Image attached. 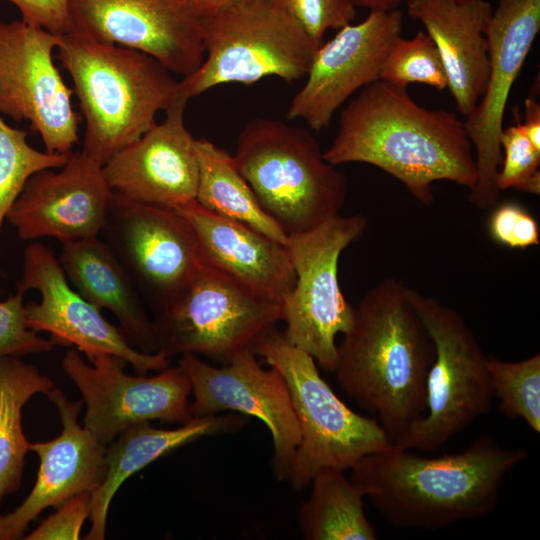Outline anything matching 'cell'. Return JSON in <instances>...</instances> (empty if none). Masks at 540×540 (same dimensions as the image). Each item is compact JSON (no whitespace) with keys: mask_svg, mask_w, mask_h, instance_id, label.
<instances>
[{"mask_svg":"<svg viewBox=\"0 0 540 540\" xmlns=\"http://www.w3.org/2000/svg\"><path fill=\"white\" fill-rule=\"evenodd\" d=\"M472 147L464 121L455 113L425 108L406 87L379 79L341 111L337 134L323 156L334 166L351 162L376 166L430 205L436 181L474 187Z\"/></svg>","mask_w":540,"mask_h":540,"instance_id":"6da1fadb","label":"cell"},{"mask_svg":"<svg viewBox=\"0 0 540 540\" xmlns=\"http://www.w3.org/2000/svg\"><path fill=\"white\" fill-rule=\"evenodd\" d=\"M527 456L526 450L503 447L489 435L437 457L393 445L360 459L350 479L391 525L435 531L490 514L506 475Z\"/></svg>","mask_w":540,"mask_h":540,"instance_id":"7a4b0ae2","label":"cell"},{"mask_svg":"<svg viewBox=\"0 0 540 540\" xmlns=\"http://www.w3.org/2000/svg\"><path fill=\"white\" fill-rule=\"evenodd\" d=\"M404 281L389 277L354 307L335 369L343 391L376 414L394 443L426 409L433 341Z\"/></svg>","mask_w":540,"mask_h":540,"instance_id":"3957f363","label":"cell"},{"mask_svg":"<svg viewBox=\"0 0 540 540\" xmlns=\"http://www.w3.org/2000/svg\"><path fill=\"white\" fill-rule=\"evenodd\" d=\"M85 120L82 152L101 166L156 124L180 81L141 51L70 31L56 47Z\"/></svg>","mask_w":540,"mask_h":540,"instance_id":"277c9868","label":"cell"},{"mask_svg":"<svg viewBox=\"0 0 540 540\" xmlns=\"http://www.w3.org/2000/svg\"><path fill=\"white\" fill-rule=\"evenodd\" d=\"M233 158L261 207L287 236L340 214L347 178L325 160L317 140L304 128L253 118L241 130Z\"/></svg>","mask_w":540,"mask_h":540,"instance_id":"5b68a950","label":"cell"},{"mask_svg":"<svg viewBox=\"0 0 540 540\" xmlns=\"http://www.w3.org/2000/svg\"><path fill=\"white\" fill-rule=\"evenodd\" d=\"M254 353L283 377L299 423L300 443L287 478L293 489H304L323 469H351L393 446L381 424L351 410L321 377L315 359L283 331L270 330Z\"/></svg>","mask_w":540,"mask_h":540,"instance_id":"8992f818","label":"cell"},{"mask_svg":"<svg viewBox=\"0 0 540 540\" xmlns=\"http://www.w3.org/2000/svg\"><path fill=\"white\" fill-rule=\"evenodd\" d=\"M204 59L180 80L189 98L218 85L306 77L319 46L272 0H244L203 15Z\"/></svg>","mask_w":540,"mask_h":540,"instance_id":"52a82bcc","label":"cell"},{"mask_svg":"<svg viewBox=\"0 0 540 540\" xmlns=\"http://www.w3.org/2000/svg\"><path fill=\"white\" fill-rule=\"evenodd\" d=\"M282 320V303L204 265L153 311L157 352L192 354L225 364L253 351Z\"/></svg>","mask_w":540,"mask_h":540,"instance_id":"ba28073f","label":"cell"},{"mask_svg":"<svg viewBox=\"0 0 540 540\" xmlns=\"http://www.w3.org/2000/svg\"><path fill=\"white\" fill-rule=\"evenodd\" d=\"M407 294L433 341L434 358L425 412L393 445L433 451L490 410L487 355L457 310L409 286Z\"/></svg>","mask_w":540,"mask_h":540,"instance_id":"9c48e42d","label":"cell"},{"mask_svg":"<svg viewBox=\"0 0 540 540\" xmlns=\"http://www.w3.org/2000/svg\"><path fill=\"white\" fill-rule=\"evenodd\" d=\"M367 224L362 214H338L309 231L289 235L285 245L295 283L282 300L283 333L326 371L337 367L336 336L345 334L354 320V307L340 289L339 258Z\"/></svg>","mask_w":540,"mask_h":540,"instance_id":"30bf717a","label":"cell"},{"mask_svg":"<svg viewBox=\"0 0 540 540\" xmlns=\"http://www.w3.org/2000/svg\"><path fill=\"white\" fill-rule=\"evenodd\" d=\"M86 359L77 349H70L61 365L85 403L84 427L104 445L139 423L183 424L193 418L191 382L178 364L146 376L127 374L128 363L112 354L96 353Z\"/></svg>","mask_w":540,"mask_h":540,"instance_id":"8fae6325","label":"cell"},{"mask_svg":"<svg viewBox=\"0 0 540 540\" xmlns=\"http://www.w3.org/2000/svg\"><path fill=\"white\" fill-rule=\"evenodd\" d=\"M59 36L22 19L0 23V113L29 121L46 152L69 154L82 117L53 61Z\"/></svg>","mask_w":540,"mask_h":540,"instance_id":"7c38bea8","label":"cell"},{"mask_svg":"<svg viewBox=\"0 0 540 540\" xmlns=\"http://www.w3.org/2000/svg\"><path fill=\"white\" fill-rule=\"evenodd\" d=\"M102 232L153 311L205 265L193 227L177 210L134 202L113 192Z\"/></svg>","mask_w":540,"mask_h":540,"instance_id":"4fadbf2b","label":"cell"},{"mask_svg":"<svg viewBox=\"0 0 540 540\" xmlns=\"http://www.w3.org/2000/svg\"><path fill=\"white\" fill-rule=\"evenodd\" d=\"M71 31L135 49L182 78L204 59L203 16L194 0H68Z\"/></svg>","mask_w":540,"mask_h":540,"instance_id":"5bb4252c","label":"cell"},{"mask_svg":"<svg viewBox=\"0 0 540 540\" xmlns=\"http://www.w3.org/2000/svg\"><path fill=\"white\" fill-rule=\"evenodd\" d=\"M178 365L191 382L192 417L232 411L259 419L272 436L274 474L287 481L300 427L281 374L271 366L263 368L253 351L242 352L221 367L192 354L180 356Z\"/></svg>","mask_w":540,"mask_h":540,"instance_id":"9a60e30c","label":"cell"},{"mask_svg":"<svg viewBox=\"0 0 540 540\" xmlns=\"http://www.w3.org/2000/svg\"><path fill=\"white\" fill-rule=\"evenodd\" d=\"M540 30V0H499L487 28L489 75L485 91L464 127L475 149L477 179L469 201L480 209L499 197L496 176L502 163L500 138L512 86Z\"/></svg>","mask_w":540,"mask_h":540,"instance_id":"2e32d148","label":"cell"},{"mask_svg":"<svg viewBox=\"0 0 540 540\" xmlns=\"http://www.w3.org/2000/svg\"><path fill=\"white\" fill-rule=\"evenodd\" d=\"M16 289L39 292L38 303L25 304L26 322L37 333H49L56 346H75L86 357L96 353L118 356L140 375L170 365V358L160 352L135 349L118 326L74 289L54 251L42 243L25 249L22 279Z\"/></svg>","mask_w":540,"mask_h":540,"instance_id":"e0dca14e","label":"cell"},{"mask_svg":"<svg viewBox=\"0 0 540 540\" xmlns=\"http://www.w3.org/2000/svg\"><path fill=\"white\" fill-rule=\"evenodd\" d=\"M397 8L371 10L316 50L303 87L292 98L288 120H303L316 132L329 127L336 110L357 90L380 79L384 60L401 36Z\"/></svg>","mask_w":540,"mask_h":540,"instance_id":"ac0fdd59","label":"cell"},{"mask_svg":"<svg viewBox=\"0 0 540 540\" xmlns=\"http://www.w3.org/2000/svg\"><path fill=\"white\" fill-rule=\"evenodd\" d=\"M102 167L72 151L58 171L43 169L28 179L6 219L23 240L64 244L99 236L113 197Z\"/></svg>","mask_w":540,"mask_h":540,"instance_id":"d6986e66","label":"cell"},{"mask_svg":"<svg viewBox=\"0 0 540 540\" xmlns=\"http://www.w3.org/2000/svg\"><path fill=\"white\" fill-rule=\"evenodd\" d=\"M189 99L180 84L165 119L103 165L114 193L173 210L195 201L199 175L196 139L184 122Z\"/></svg>","mask_w":540,"mask_h":540,"instance_id":"ffe728a7","label":"cell"},{"mask_svg":"<svg viewBox=\"0 0 540 540\" xmlns=\"http://www.w3.org/2000/svg\"><path fill=\"white\" fill-rule=\"evenodd\" d=\"M46 396L57 409L62 431L50 441L30 443V451L40 459L37 478L25 500L14 511L0 515V540L22 538L44 509L94 492L105 478L106 445L78 423L83 401L69 400L56 388Z\"/></svg>","mask_w":540,"mask_h":540,"instance_id":"44dd1931","label":"cell"},{"mask_svg":"<svg viewBox=\"0 0 540 540\" xmlns=\"http://www.w3.org/2000/svg\"><path fill=\"white\" fill-rule=\"evenodd\" d=\"M408 14L434 42L447 87L466 118L482 97L489 75L487 28L492 6L485 0H408Z\"/></svg>","mask_w":540,"mask_h":540,"instance_id":"7402d4cb","label":"cell"},{"mask_svg":"<svg viewBox=\"0 0 540 540\" xmlns=\"http://www.w3.org/2000/svg\"><path fill=\"white\" fill-rule=\"evenodd\" d=\"M195 232L203 263L282 303L295 283L286 246L196 201L177 209Z\"/></svg>","mask_w":540,"mask_h":540,"instance_id":"603a6c76","label":"cell"},{"mask_svg":"<svg viewBox=\"0 0 540 540\" xmlns=\"http://www.w3.org/2000/svg\"><path fill=\"white\" fill-rule=\"evenodd\" d=\"M59 262L70 284L99 310L110 311L127 341L143 353H156L152 318L130 274L99 236L61 244Z\"/></svg>","mask_w":540,"mask_h":540,"instance_id":"cb8c5ba5","label":"cell"},{"mask_svg":"<svg viewBox=\"0 0 540 540\" xmlns=\"http://www.w3.org/2000/svg\"><path fill=\"white\" fill-rule=\"evenodd\" d=\"M248 423L239 414L193 417L174 429H160L143 422L123 430L106 445V473L91 493V527L86 540H103L112 499L120 486L136 472L172 451L205 436L236 432Z\"/></svg>","mask_w":540,"mask_h":540,"instance_id":"d4e9b609","label":"cell"},{"mask_svg":"<svg viewBox=\"0 0 540 540\" xmlns=\"http://www.w3.org/2000/svg\"><path fill=\"white\" fill-rule=\"evenodd\" d=\"M199 164L196 203L286 245L288 236L264 211L233 155L206 138L195 141Z\"/></svg>","mask_w":540,"mask_h":540,"instance_id":"484cf974","label":"cell"},{"mask_svg":"<svg viewBox=\"0 0 540 540\" xmlns=\"http://www.w3.org/2000/svg\"><path fill=\"white\" fill-rule=\"evenodd\" d=\"M344 470L326 468L311 480L309 498L301 503L298 524L306 540H375L364 511V495Z\"/></svg>","mask_w":540,"mask_h":540,"instance_id":"4316f807","label":"cell"},{"mask_svg":"<svg viewBox=\"0 0 540 540\" xmlns=\"http://www.w3.org/2000/svg\"><path fill=\"white\" fill-rule=\"evenodd\" d=\"M54 382L37 367L18 357L0 359V505L21 485L24 458L30 442L22 429V410L38 393L47 394Z\"/></svg>","mask_w":540,"mask_h":540,"instance_id":"83f0119b","label":"cell"},{"mask_svg":"<svg viewBox=\"0 0 540 540\" xmlns=\"http://www.w3.org/2000/svg\"><path fill=\"white\" fill-rule=\"evenodd\" d=\"M487 369L493 397L499 410L509 418H521L540 432V354L508 362L487 355Z\"/></svg>","mask_w":540,"mask_h":540,"instance_id":"f1b7e54d","label":"cell"},{"mask_svg":"<svg viewBox=\"0 0 540 540\" xmlns=\"http://www.w3.org/2000/svg\"><path fill=\"white\" fill-rule=\"evenodd\" d=\"M28 133L0 118V230L28 179L43 169H59L69 154L40 151L26 140Z\"/></svg>","mask_w":540,"mask_h":540,"instance_id":"f546056e","label":"cell"},{"mask_svg":"<svg viewBox=\"0 0 540 540\" xmlns=\"http://www.w3.org/2000/svg\"><path fill=\"white\" fill-rule=\"evenodd\" d=\"M380 80L406 87L421 83L438 90L447 88V78L440 54L427 33L419 31L412 39L401 36L387 54Z\"/></svg>","mask_w":540,"mask_h":540,"instance_id":"4dcf8cb0","label":"cell"},{"mask_svg":"<svg viewBox=\"0 0 540 540\" xmlns=\"http://www.w3.org/2000/svg\"><path fill=\"white\" fill-rule=\"evenodd\" d=\"M502 163L496 176L499 191L514 188L540 193V150L526 136L520 122L503 129L500 138Z\"/></svg>","mask_w":540,"mask_h":540,"instance_id":"1f68e13d","label":"cell"},{"mask_svg":"<svg viewBox=\"0 0 540 540\" xmlns=\"http://www.w3.org/2000/svg\"><path fill=\"white\" fill-rule=\"evenodd\" d=\"M24 292L0 301V359L51 351L56 345L29 328L25 317Z\"/></svg>","mask_w":540,"mask_h":540,"instance_id":"d6a6232c","label":"cell"},{"mask_svg":"<svg viewBox=\"0 0 540 540\" xmlns=\"http://www.w3.org/2000/svg\"><path fill=\"white\" fill-rule=\"evenodd\" d=\"M292 15L313 42L320 46L329 29L339 30L353 22L355 5L350 0H272Z\"/></svg>","mask_w":540,"mask_h":540,"instance_id":"836d02e7","label":"cell"},{"mask_svg":"<svg viewBox=\"0 0 540 540\" xmlns=\"http://www.w3.org/2000/svg\"><path fill=\"white\" fill-rule=\"evenodd\" d=\"M492 239L504 246L524 249L539 245V226L520 204L509 202L494 209L489 219Z\"/></svg>","mask_w":540,"mask_h":540,"instance_id":"e575fe53","label":"cell"},{"mask_svg":"<svg viewBox=\"0 0 540 540\" xmlns=\"http://www.w3.org/2000/svg\"><path fill=\"white\" fill-rule=\"evenodd\" d=\"M47 517L25 540H78L85 520L91 511V493L70 498Z\"/></svg>","mask_w":540,"mask_h":540,"instance_id":"d590c367","label":"cell"},{"mask_svg":"<svg viewBox=\"0 0 540 540\" xmlns=\"http://www.w3.org/2000/svg\"><path fill=\"white\" fill-rule=\"evenodd\" d=\"M14 4L25 22L55 35L71 31L68 0H3Z\"/></svg>","mask_w":540,"mask_h":540,"instance_id":"8d00e7d4","label":"cell"},{"mask_svg":"<svg viewBox=\"0 0 540 540\" xmlns=\"http://www.w3.org/2000/svg\"><path fill=\"white\" fill-rule=\"evenodd\" d=\"M521 125L531 143L540 150V105L533 97L525 100V121Z\"/></svg>","mask_w":540,"mask_h":540,"instance_id":"74e56055","label":"cell"},{"mask_svg":"<svg viewBox=\"0 0 540 540\" xmlns=\"http://www.w3.org/2000/svg\"><path fill=\"white\" fill-rule=\"evenodd\" d=\"M244 0H194L201 15H206Z\"/></svg>","mask_w":540,"mask_h":540,"instance_id":"f35d334b","label":"cell"},{"mask_svg":"<svg viewBox=\"0 0 540 540\" xmlns=\"http://www.w3.org/2000/svg\"><path fill=\"white\" fill-rule=\"evenodd\" d=\"M355 6L371 10H391L396 8L403 0H350Z\"/></svg>","mask_w":540,"mask_h":540,"instance_id":"ab89813d","label":"cell"}]
</instances>
